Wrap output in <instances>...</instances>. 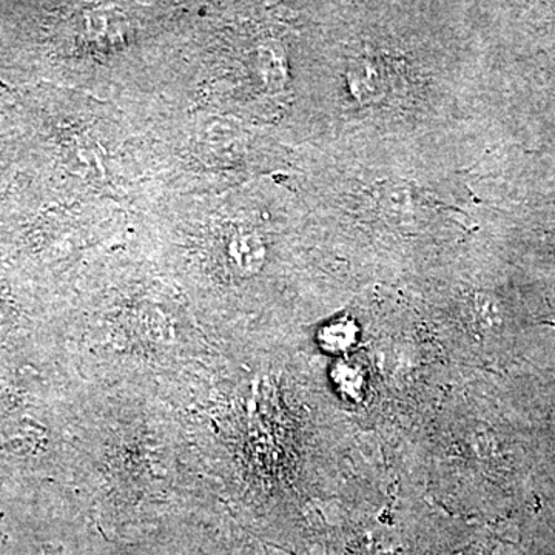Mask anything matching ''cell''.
<instances>
[{
    "instance_id": "obj_1",
    "label": "cell",
    "mask_w": 555,
    "mask_h": 555,
    "mask_svg": "<svg viewBox=\"0 0 555 555\" xmlns=\"http://www.w3.org/2000/svg\"><path fill=\"white\" fill-rule=\"evenodd\" d=\"M347 87L360 104H375L385 96L386 82L377 64L367 60H357L346 73Z\"/></svg>"
},
{
    "instance_id": "obj_3",
    "label": "cell",
    "mask_w": 555,
    "mask_h": 555,
    "mask_svg": "<svg viewBox=\"0 0 555 555\" xmlns=\"http://www.w3.org/2000/svg\"><path fill=\"white\" fill-rule=\"evenodd\" d=\"M470 321L477 328L483 332L495 331L500 326L502 315H500L499 305L491 295L477 294L469 305Z\"/></svg>"
},
{
    "instance_id": "obj_4",
    "label": "cell",
    "mask_w": 555,
    "mask_h": 555,
    "mask_svg": "<svg viewBox=\"0 0 555 555\" xmlns=\"http://www.w3.org/2000/svg\"><path fill=\"white\" fill-rule=\"evenodd\" d=\"M42 553L43 555H65L64 547L56 545H43Z\"/></svg>"
},
{
    "instance_id": "obj_2",
    "label": "cell",
    "mask_w": 555,
    "mask_h": 555,
    "mask_svg": "<svg viewBox=\"0 0 555 555\" xmlns=\"http://www.w3.org/2000/svg\"><path fill=\"white\" fill-rule=\"evenodd\" d=\"M374 196L383 217L392 222H411L418 214L414 192L401 182H385L375 189Z\"/></svg>"
}]
</instances>
